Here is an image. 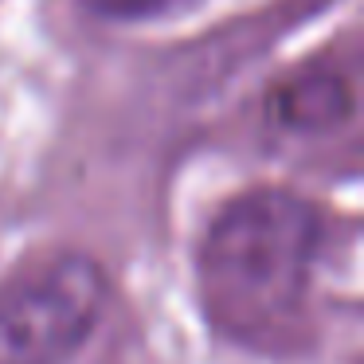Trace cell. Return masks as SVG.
Masks as SVG:
<instances>
[{
  "mask_svg": "<svg viewBox=\"0 0 364 364\" xmlns=\"http://www.w3.org/2000/svg\"><path fill=\"white\" fill-rule=\"evenodd\" d=\"M325 243V215L309 196L259 184L208 220L196 251L204 314L223 337L270 348L301 317Z\"/></svg>",
  "mask_w": 364,
  "mask_h": 364,
  "instance_id": "cell-1",
  "label": "cell"
},
{
  "mask_svg": "<svg viewBox=\"0 0 364 364\" xmlns=\"http://www.w3.org/2000/svg\"><path fill=\"white\" fill-rule=\"evenodd\" d=\"M110 301L102 267L63 251L0 286V364H71Z\"/></svg>",
  "mask_w": 364,
  "mask_h": 364,
  "instance_id": "cell-2",
  "label": "cell"
},
{
  "mask_svg": "<svg viewBox=\"0 0 364 364\" xmlns=\"http://www.w3.org/2000/svg\"><path fill=\"white\" fill-rule=\"evenodd\" d=\"M267 118L290 137H329L356 118V82L333 63H306L270 87Z\"/></svg>",
  "mask_w": 364,
  "mask_h": 364,
  "instance_id": "cell-3",
  "label": "cell"
},
{
  "mask_svg": "<svg viewBox=\"0 0 364 364\" xmlns=\"http://www.w3.org/2000/svg\"><path fill=\"white\" fill-rule=\"evenodd\" d=\"M95 16L114 20V24H149V20L176 16L181 9L196 4V0H82Z\"/></svg>",
  "mask_w": 364,
  "mask_h": 364,
  "instance_id": "cell-4",
  "label": "cell"
}]
</instances>
